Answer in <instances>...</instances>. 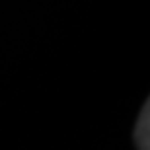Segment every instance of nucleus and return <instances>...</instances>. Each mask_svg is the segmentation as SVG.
Here are the masks:
<instances>
[{
	"mask_svg": "<svg viewBox=\"0 0 150 150\" xmlns=\"http://www.w3.org/2000/svg\"><path fill=\"white\" fill-rule=\"evenodd\" d=\"M148 103L144 105L142 113H140V119H139V125H137V133H134V140H137V146L139 148H148V142H150V134H148Z\"/></svg>",
	"mask_w": 150,
	"mask_h": 150,
	"instance_id": "nucleus-1",
	"label": "nucleus"
}]
</instances>
